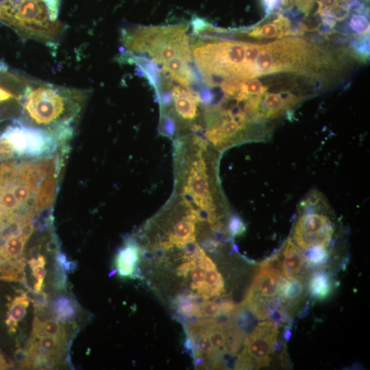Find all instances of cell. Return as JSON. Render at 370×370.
Instances as JSON below:
<instances>
[{
  "label": "cell",
  "instance_id": "5",
  "mask_svg": "<svg viewBox=\"0 0 370 370\" xmlns=\"http://www.w3.org/2000/svg\"><path fill=\"white\" fill-rule=\"evenodd\" d=\"M334 227L329 217L317 212H304L297 219L293 239L303 249L316 246H329Z\"/></svg>",
  "mask_w": 370,
  "mask_h": 370
},
{
  "label": "cell",
  "instance_id": "7",
  "mask_svg": "<svg viewBox=\"0 0 370 370\" xmlns=\"http://www.w3.org/2000/svg\"><path fill=\"white\" fill-rule=\"evenodd\" d=\"M304 96L288 91L263 93L249 97L245 108L247 113L258 119H275L300 103Z\"/></svg>",
  "mask_w": 370,
  "mask_h": 370
},
{
  "label": "cell",
  "instance_id": "22",
  "mask_svg": "<svg viewBox=\"0 0 370 370\" xmlns=\"http://www.w3.org/2000/svg\"><path fill=\"white\" fill-rule=\"evenodd\" d=\"M28 263L32 269V274L36 280L34 285V291L40 292L42 291L44 279L47 273L45 268L46 260L42 255L38 254L36 258H31Z\"/></svg>",
  "mask_w": 370,
  "mask_h": 370
},
{
  "label": "cell",
  "instance_id": "27",
  "mask_svg": "<svg viewBox=\"0 0 370 370\" xmlns=\"http://www.w3.org/2000/svg\"><path fill=\"white\" fill-rule=\"evenodd\" d=\"M229 230L235 236L243 234L245 231V226L239 218L234 217L230 221Z\"/></svg>",
  "mask_w": 370,
  "mask_h": 370
},
{
  "label": "cell",
  "instance_id": "10",
  "mask_svg": "<svg viewBox=\"0 0 370 370\" xmlns=\"http://www.w3.org/2000/svg\"><path fill=\"white\" fill-rule=\"evenodd\" d=\"M172 99L177 114L184 119H193L197 115V106L199 102V95L188 86H174Z\"/></svg>",
  "mask_w": 370,
  "mask_h": 370
},
{
  "label": "cell",
  "instance_id": "1",
  "mask_svg": "<svg viewBox=\"0 0 370 370\" xmlns=\"http://www.w3.org/2000/svg\"><path fill=\"white\" fill-rule=\"evenodd\" d=\"M84 95L78 90L29 79L23 90V108L29 119L42 126L69 130V122L79 110Z\"/></svg>",
  "mask_w": 370,
  "mask_h": 370
},
{
  "label": "cell",
  "instance_id": "21",
  "mask_svg": "<svg viewBox=\"0 0 370 370\" xmlns=\"http://www.w3.org/2000/svg\"><path fill=\"white\" fill-rule=\"evenodd\" d=\"M304 256L308 267L323 266L329 258L327 247L321 246L312 247L305 249Z\"/></svg>",
  "mask_w": 370,
  "mask_h": 370
},
{
  "label": "cell",
  "instance_id": "17",
  "mask_svg": "<svg viewBox=\"0 0 370 370\" xmlns=\"http://www.w3.org/2000/svg\"><path fill=\"white\" fill-rule=\"evenodd\" d=\"M304 291V284L300 280L283 278L280 284L279 297L286 308L292 307L299 301Z\"/></svg>",
  "mask_w": 370,
  "mask_h": 370
},
{
  "label": "cell",
  "instance_id": "28",
  "mask_svg": "<svg viewBox=\"0 0 370 370\" xmlns=\"http://www.w3.org/2000/svg\"><path fill=\"white\" fill-rule=\"evenodd\" d=\"M317 0H294L297 10L303 14H308L310 12Z\"/></svg>",
  "mask_w": 370,
  "mask_h": 370
},
{
  "label": "cell",
  "instance_id": "4",
  "mask_svg": "<svg viewBox=\"0 0 370 370\" xmlns=\"http://www.w3.org/2000/svg\"><path fill=\"white\" fill-rule=\"evenodd\" d=\"M283 277L269 269L260 268L241 304L256 318L265 319L282 301L279 291Z\"/></svg>",
  "mask_w": 370,
  "mask_h": 370
},
{
  "label": "cell",
  "instance_id": "31",
  "mask_svg": "<svg viewBox=\"0 0 370 370\" xmlns=\"http://www.w3.org/2000/svg\"><path fill=\"white\" fill-rule=\"evenodd\" d=\"M14 98L18 99L15 95L0 86V102L8 101Z\"/></svg>",
  "mask_w": 370,
  "mask_h": 370
},
{
  "label": "cell",
  "instance_id": "25",
  "mask_svg": "<svg viewBox=\"0 0 370 370\" xmlns=\"http://www.w3.org/2000/svg\"><path fill=\"white\" fill-rule=\"evenodd\" d=\"M14 361L23 368L32 367V359L26 349H17L14 352Z\"/></svg>",
  "mask_w": 370,
  "mask_h": 370
},
{
  "label": "cell",
  "instance_id": "30",
  "mask_svg": "<svg viewBox=\"0 0 370 370\" xmlns=\"http://www.w3.org/2000/svg\"><path fill=\"white\" fill-rule=\"evenodd\" d=\"M266 13L271 14L281 4V0H262Z\"/></svg>",
  "mask_w": 370,
  "mask_h": 370
},
{
  "label": "cell",
  "instance_id": "14",
  "mask_svg": "<svg viewBox=\"0 0 370 370\" xmlns=\"http://www.w3.org/2000/svg\"><path fill=\"white\" fill-rule=\"evenodd\" d=\"M189 188L195 202L206 210H211L212 198L206 175L197 173L194 169L188 180Z\"/></svg>",
  "mask_w": 370,
  "mask_h": 370
},
{
  "label": "cell",
  "instance_id": "8",
  "mask_svg": "<svg viewBox=\"0 0 370 370\" xmlns=\"http://www.w3.org/2000/svg\"><path fill=\"white\" fill-rule=\"evenodd\" d=\"M283 256V266L284 278L303 280L306 275L308 266L307 265L304 252L297 246L291 239L288 238L284 249L282 250Z\"/></svg>",
  "mask_w": 370,
  "mask_h": 370
},
{
  "label": "cell",
  "instance_id": "18",
  "mask_svg": "<svg viewBox=\"0 0 370 370\" xmlns=\"http://www.w3.org/2000/svg\"><path fill=\"white\" fill-rule=\"evenodd\" d=\"M308 290L312 297L317 300L328 297L332 290L329 275L323 271L314 273L308 282Z\"/></svg>",
  "mask_w": 370,
  "mask_h": 370
},
{
  "label": "cell",
  "instance_id": "13",
  "mask_svg": "<svg viewBox=\"0 0 370 370\" xmlns=\"http://www.w3.org/2000/svg\"><path fill=\"white\" fill-rule=\"evenodd\" d=\"M317 13L322 16L323 22L332 27L336 21L343 20L349 13V0H318Z\"/></svg>",
  "mask_w": 370,
  "mask_h": 370
},
{
  "label": "cell",
  "instance_id": "12",
  "mask_svg": "<svg viewBox=\"0 0 370 370\" xmlns=\"http://www.w3.org/2000/svg\"><path fill=\"white\" fill-rule=\"evenodd\" d=\"M268 21L260 24L247 33L248 36L258 38H282L290 35V21L280 14L269 17Z\"/></svg>",
  "mask_w": 370,
  "mask_h": 370
},
{
  "label": "cell",
  "instance_id": "20",
  "mask_svg": "<svg viewBox=\"0 0 370 370\" xmlns=\"http://www.w3.org/2000/svg\"><path fill=\"white\" fill-rule=\"evenodd\" d=\"M51 310L55 319L63 322L75 316L76 307L71 298L66 296H60L53 301Z\"/></svg>",
  "mask_w": 370,
  "mask_h": 370
},
{
  "label": "cell",
  "instance_id": "26",
  "mask_svg": "<svg viewBox=\"0 0 370 370\" xmlns=\"http://www.w3.org/2000/svg\"><path fill=\"white\" fill-rule=\"evenodd\" d=\"M30 299L33 302L35 308V313L44 311L47 305V295L42 291L35 292L33 291V294Z\"/></svg>",
  "mask_w": 370,
  "mask_h": 370
},
{
  "label": "cell",
  "instance_id": "23",
  "mask_svg": "<svg viewBox=\"0 0 370 370\" xmlns=\"http://www.w3.org/2000/svg\"><path fill=\"white\" fill-rule=\"evenodd\" d=\"M260 268L269 269L284 278L282 251L264 260L260 264Z\"/></svg>",
  "mask_w": 370,
  "mask_h": 370
},
{
  "label": "cell",
  "instance_id": "32",
  "mask_svg": "<svg viewBox=\"0 0 370 370\" xmlns=\"http://www.w3.org/2000/svg\"><path fill=\"white\" fill-rule=\"evenodd\" d=\"M8 367H10V365L3 356V354L0 352V369H6Z\"/></svg>",
  "mask_w": 370,
  "mask_h": 370
},
{
  "label": "cell",
  "instance_id": "3",
  "mask_svg": "<svg viewBox=\"0 0 370 370\" xmlns=\"http://www.w3.org/2000/svg\"><path fill=\"white\" fill-rule=\"evenodd\" d=\"M278 325L272 321L259 323L245 338L237 357L236 369H252L268 367L270 355L277 341Z\"/></svg>",
  "mask_w": 370,
  "mask_h": 370
},
{
  "label": "cell",
  "instance_id": "9",
  "mask_svg": "<svg viewBox=\"0 0 370 370\" xmlns=\"http://www.w3.org/2000/svg\"><path fill=\"white\" fill-rule=\"evenodd\" d=\"M140 259V248L136 243H127L119 249L114 260V265L118 274L123 278L136 277Z\"/></svg>",
  "mask_w": 370,
  "mask_h": 370
},
{
  "label": "cell",
  "instance_id": "11",
  "mask_svg": "<svg viewBox=\"0 0 370 370\" xmlns=\"http://www.w3.org/2000/svg\"><path fill=\"white\" fill-rule=\"evenodd\" d=\"M199 214L191 211L185 218L177 221L169 236V241L173 246L184 247L195 241V222Z\"/></svg>",
  "mask_w": 370,
  "mask_h": 370
},
{
  "label": "cell",
  "instance_id": "2",
  "mask_svg": "<svg viewBox=\"0 0 370 370\" xmlns=\"http://www.w3.org/2000/svg\"><path fill=\"white\" fill-rule=\"evenodd\" d=\"M188 29L186 24L131 27L122 31L121 42L127 54H146L163 66L177 58L192 60Z\"/></svg>",
  "mask_w": 370,
  "mask_h": 370
},
{
  "label": "cell",
  "instance_id": "24",
  "mask_svg": "<svg viewBox=\"0 0 370 370\" xmlns=\"http://www.w3.org/2000/svg\"><path fill=\"white\" fill-rule=\"evenodd\" d=\"M349 25L351 29L360 34H367L369 29V22L367 17L362 14L352 15Z\"/></svg>",
  "mask_w": 370,
  "mask_h": 370
},
{
  "label": "cell",
  "instance_id": "19",
  "mask_svg": "<svg viewBox=\"0 0 370 370\" xmlns=\"http://www.w3.org/2000/svg\"><path fill=\"white\" fill-rule=\"evenodd\" d=\"M25 258L0 262V280L25 282Z\"/></svg>",
  "mask_w": 370,
  "mask_h": 370
},
{
  "label": "cell",
  "instance_id": "6",
  "mask_svg": "<svg viewBox=\"0 0 370 370\" xmlns=\"http://www.w3.org/2000/svg\"><path fill=\"white\" fill-rule=\"evenodd\" d=\"M0 138L6 140L18 155L39 156L53 145L51 136L46 131L22 124L8 126Z\"/></svg>",
  "mask_w": 370,
  "mask_h": 370
},
{
  "label": "cell",
  "instance_id": "33",
  "mask_svg": "<svg viewBox=\"0 0 370 370\" xmlns=\"http://www.w3.org/2000/svg\"><path fill=\"white\" fill-rule=\"evenodd\" d=\"M291 336V332L290 330L287 329L284 334V338L286 341H288Z\"/></svg>",
  "mask_w": 370,
  "mask_h": 370
},
{
  "label": "cell",
  "instance_id": "16",
  "mask_svg": "<svg viewBox=\"0 0 370 370\" xmlns=\"http://www.w3.org/2000/svg\"><path fill=\"white\" fill-rule=\"evenodd\" d=\"M30 297L26 293L17 295L8 304V317L5 323L9 333H15L18 323L26 314L27 308L30 303Z\"/></svg>",
  "mask_w": 370,
  "mask_h": 370
},
{
  "label": "cell",
  "instance_id": "29",
  "mask_svg": "<svg viewBox=\"0 0 370 370\" xmlns=\"http://www.w3.org/2000/svg\"><path fill=\"white\" fill-rule=\"evenodd\" d=\"M14 152L11 145L6 140L0 138V160L10 158Z\"/></svg>",
  "mask_w": 370,
  "mask_h": 370
},
{
  "label": "cell",
  "instance_id": "15",
  "mask_svg": "<svg viewBox=\"0 0 370 370\" xmlns=\"http://www.w3.org/2000/svg\"><path fill=\"white\" fill-rule=\"evenodd\" d=\"M33 321L32 335L51 336L66 340L65 328L56 319L47 318L45 312L36 314Z\"/></svg>",
  "mask_w": 370,
  "mask_h": 370
}]
</instances>
